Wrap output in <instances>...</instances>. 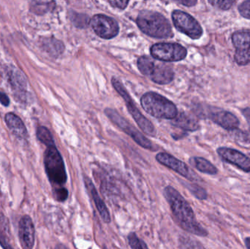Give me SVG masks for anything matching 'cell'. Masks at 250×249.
I'll return each mask as SVG.
<instances>
[{"label":"cell","mask_w":250,"mask_h":249,"mask_svg":"<svg viewBox=\"0 0 250 249\" xmlns=\"http://www.w3.org/2000/svg\"><path fill=\"white\" fill-rule=\"evenodd\" d=\"M156 159L159 163L170 168L172 171H175L189 181H195V182L201 181L199 175H197L185 162L176 159L169 153H165V152L159 153L156 156Z\"/></svg>","instance_id":"12"},{"label":"cell","mask_w":250,"mask_h":249,"mask_svg":"<svg viewBox=\"0 0 250 249\" xmlns=\"http://www.w3.org/2000/svg\"><path fill=\"white\" fill-rule=\"evenodd\" d=\"M217 153L226 162L235 165L245 172H250V159L242 152L229 148L222 147L217 149Z\"/></svg>","instance_id":"15"},{"label":"cell","mask_w":250,"mask_h":249,"mask_svg":"<svg viewBox=\"0 0 250 249\" xmlns=\"http://www.w3.org/2000/svg\"><path fill=\"white\" fill-rule=\"evenodd\" d=\"M6 76L9 84L14 92L16 99L20 102H23L26 99L27 86L25 75L19 69L10 66L6 70Z\"/></svg>","instance_id":"13"},{"label":"cell","mask_w":250,"mask_h":249,"mask_svg":"<svg viewBox=\"0 0 250 249\" xmlns=\"http://www.w3.org/2000/svg\"><path fill=\"white\" fill-rule=\"evenodd\" d=\"M69 249L67 247L64 245V244H59L56 246L55 249Z\"/></svg>","instance_id":"34"},{"label":"cell","mask_w":250,"mask_h":249,"mask_svg":"<svg viewBox=\"0 0 250 249\" xmlns=\"http://www.w3.org/2000/svg\"><path fill=\"white\" fill-rule=\"evenodd\" d=\"M207 118L211 119L213 122L221 127L226 130L233 131L238 129L239 126V121L236 115L229 111H223V110H211L207 112Z\"/></svg>","instance_id":"16"},{"label":"cell","mask_w":250,"mask_h":249,"mask_svg":"<svg viewBox=\"0 0 250 249\" xmlns=\"http://www.w3.org/2000/svg\"><path fill=\"white\" fill-rule=\"evenodd\" d=\"M245 245H246L247 248L250 249V238H247L245 239Z\"/></svg>","instance_id":"35"},{"label":"cell","mask_w":250,"mask_h":249,"mask_svg":"<svg viewBox=\"0 0 250 249\" xmlns=\"http://www.w3.org/2000/svg\"><path fill=\"white\" fill-rule=\"evenodd\" d=\"M41 46L47 54L53 57H59L64 50L62 42L54 38H44L41 41Z\"/></svg>","instance_id":"20"},{"label":"cell","mask_w":250,"mask_h":249,"mask_svg":"<svg viewBox=\"0 0 250 249\" xmlns=\"http://www.w3.org/2000/svg\"><path fill=\"white\" fill-rule=\"evenodd\" d=\"M234 45V59L239 66L248 65L250 63V31H236L232 35Z\"/></svg>","instance_id":"10"},{"label":"cell","mask_w":250,"mask_h":249,"mask_svg":"<svg viewBox=\"0 0 250 249\" xmlns=\"http://www.w3.org/2000/svg\"><path fill=\"white\" fill-rule=\"evenodd\" d=\"M19 238L23 249H33L35 242V228L32 218L22 216L19 224Z\"/></svg>","instance_id":"14"},{"label":"cell","mask_w":250,"mask_h":249,"mask_svg":"<svg viewBox=\"0 0 250 249\" xmlns=\"http://www.w3.org/2000/svg\"><path fill=\"white\" fill-rule=\"evenodd\" d=\"M198 1L195 0H188V1H179V4H184L187 7H192V6L195 5Z\"/></svg>","instance_id":"32"},{"label":"cell","mask_w":250,"mask_h":249,"mask_svg":"<svg viewBox=\"0 0 250 249\" xmlns=\"http://www.w3.org/2000/svg\"><path fill=\"white\" fill-rule=\"evenodd\" d=\"M172 20L176 29L191 39H199L204 33L202 26L198 20L182 10H174L172 13Z\"/></svg>","instance_id":"8"},{"label":"cell","mask_w":250,"mask_h":249,"mask_svg":"<svg viewBox=\"0 0 250 249\" xmlns=\"http://www.w3.org/2000/svg\"><path fill=\"white\" fill-rule=\"evenodd\" d=\"M84 183L86 188L89 190L91 195H92V199H93L95 206H96L97 210L99 212L100 216L102 218L103 221L105 223L109 224L111 221L109 211H108L106 205L100 197L93 183L88 177H85Z\"/></svg>","instance_id":"17"},{"label":"cell","mask_w":250,"mask_h":249,"mask_svg":"<svg viewBox=\"0 0 250 249\" xmlns=\"http://www.w3.org/2000/svg\"><path fill=\"white\" fill-rule=\"evenodd\" d=\"M141 104L147 114L155 118L174 119L178 114L177 108L171 101L155 92L144 94Z\"/></svg>","instance_id":"3"},{"label":"cell","mask_w":250,"mask_h":249,"mask_svg":"<svg viewBox=\"0 0 250 249\" xmlns=\"http://www.w3.org/2000/svg\"><path fill=\"white\" fill-rule=\"evenodd\" d=\"M10 99H9L8 96L4 92H0V103L3 105V106H8L10 105Z\"/></svg>","instance_id":"31"},{"label":"cell","mask_w":250,"mask_h":249,"mask_svg":"<svg viewBox=\"0 0 250 249\" xmlns=\"http://www.w3.org/2000/svg\"><path fill=\"white\" fill-rule=\"evenodd\" d=\"M4 121L7 127L16 137L22 140L27 139V130L20 117L13 113H7L4 116Z\"/></svg>","instance_id":"18"},{"label":"cell","mask_w":250,"mask_h":249,"mask_svg":"<svg viewBox=\"0 0 250 249\" xmlns=\"http://www.w3.org/2000/svg\"><path fill=\"white\" fill-rule=\"evenodd\" d=\"M137 25L148 36L158 39H168L173 36L171 25L161 13L143 10L137 18Z\"/></svg>","instance_id":"2"},{"label":"cell","mask_w":250,"mask_h":249,"mask_svg":"<svg viewBox=\"0 0 250 249\" xmlns=\"http://www.w3.org/2000/svg\"><path fill=\"white\" fill-rule=\"evenodd\" d=\"M150 51L154 59L166 62L182 61L188 55L186 48L176 42H159L154 44L151 46Z\"/></svg>","instance_id":"7"},{"label":"cell","mask_w":250,"mask_h":249,"mask_svg":"<svg viewBox=\"0 0 250 249\" xmlns=\"http://www.w3.org/2000/svg\"><path fill=\"white\" fill-rule=\"evenodd\" d=\"M105 114L112 122H114L119 128L121 129L125 133L130 136L141 147L148 150L154 151V145L148 139L143 135L138 130L135 128L132 124H129L123 116L120 115L117 111L111 108H106Z\"/></svg>","instance_id":"9"},{"label":"cell","mask_w":250,"mask_h":249,"mask_svg":"<svg viewBox=\"0 0 250 249\" xmlns=\"http://www.w3.org/2000/svg\"><path fill=\"white\" fill-rule=\"evenodd\" d=\"M182 184L196 198L199 199V200H205V199H207V192L202 187L197 185V184H189V183H187L185 181L182 182Z\"/></svg>","instance_id":"24"},{"label":"cell","mask_w":250,"mask_h":249,"mask_svg":"<svg viewBox=\"0 0 250 249\" xmlns=\"http://www.w3.org/2000/svg\"><path fill=\"white\" fill-rule=\"evenodd\" d=\"M173 125L182 130L190 132L196 131L200 127L196 118L185 113L177 114L176 118L173 119Z\"/></svg>","instance_id":"19"},{"label":"cell","mask_w":250,"mask_h":249,"mask_svg":"<svg viewBox=\"0 0 250 249\" xmlns=\"http://www.w3.org/2000/svg\"><path fill=\"white\" fill-rule=\"evenodd\" d=\"M128 243L132 249H148L146 244L140 239L135 232H130L127 236Z\"/></svg>","instance_id":"25"},{"label":"cell","mask_w":250,"mask_h":249,"mask_svg":"<svg viewBox=\"0 0 250 249\" xmlns=\"http://www.w3.org/2000/svg\"><path fill=\"white\" fill-rule=\"evenodd\" d=\"M242 114L245 115V118H246L247 121H248V124H249V126L250 127V108H245L242 111Z\"/></svg>","instance_id":"33"},{"label":"cell","mask_w":250,"mask_h":249,"mask_svg":"<svg viewBox=\"0 0 250 249\" xmlns=\"http://www.w3.org/2000/svg\"><path fill=\"white\" fill-rule=\"evenodd\" d=\"M90 24L95 34L103 39H112L120 32L117 20L105 15H95L91 20Z\"/></svg>","instance_id":"11"},{"label":"cell","mask_w":250,"mask_h":249,"mask_svg":"<svg viewBox=\"0 0 250 249\" xmlns=\"http://www.w3.org/2000/svg\"><path fill=\"white\" fill-rule=\"evenodd\" d=\"M108 2L112 7H117L121 10H124L129 4V1H108Z\"/></svg>","instance_id":"30"},{"label":"cell","mask_w":250,"mask_h":249,"mask_svg":"<svg viewBox=\"0 0 250 249\" xmlns=\"http://www.w3.org/2000/svg\"><path fill=\"white\" fill-rule=\"evenodd\" d=\"M210 4H212L214 7H217L223 10H228L234 4V1L230 0H226V1H221V0H214V1H208Z\"/></svg>","instance_id":"27"},{"label":"cell","mask_w":250,"mask_h":249,"mask_svg":"<svg viewBox=\"0 0 250 249\" xmlns=\"http://www.w3.org/2000/svg\"><path fill=\"white\" fill-rule=\"evenodd\" d=\"M189 162L192 166L204 173L215 175L218 172L217 168L204 158L192 157L189 159Z\"/></svg>","instance_id":"21"},{"label":"cell","mask_w":250,"mask_h":249,"mask_svg":"<svg viewBox=\"0 0 250 249\" xmlns=\"http://www.w3.org/2000/svg\"><path fill=\"white\" fill-rule=\"evenodd\" d=\"M44 167L52 188L63 187L67 181L64 160L55 146L47 147L44 153Z\"/></svg>","instance_id":"4"},{"label":"cell","mask_w":250,"mask_h":249,"mask_svg":"<svg viewBox=\"0 0 250 249\" xmlns=\"http://www.w3.org/2000/svg\"><path fill=\"white\" fill-rule=\"evenodd\" d=\"M111 83H112L113 86H114L115 90L124 99L125 103L126 105V108H127L129 114L132 115V118H134L135 122L138 124V127L143 130V132L145 134H148V135L151 136V137L155 136L156 130L154 128V125L151 124V121H148L143 114H141L139 110L135 106V102H133L132 98L129 96V93L126 92L123 83L118 79L116 78V77H112Z\"/></svg>","instance_id":"6"},{"label":"cell","mask_w":250,"mask_h":249,"mask_svg":"<svg viewBox=\"0 0 250 249\" xmlns=\"http://www.w3.org/2000/svg\"><path fill=\"white\" fill-rule=\"evenodd\" d=\"M52 192L54 199L57 201L61 202V203L65 201L68 197V191L64 187L53 188Z\"/></svg>","instance_id":"26"},{"label":"cell","mask_w":250,"mask_h":249,"mask_svg":"<svg viewBox=\"0 0 250 249\" xmlns=\"http://www.w3.org/2000/svg\"><path fill=\"white\" fill-rule=\"evenodd\" d=\"M239 12L242 17L247 19H250V0L243 1L239 6Z\"/></svg>","instance_id":"28"},{"label":"cell","mask_w":250,"mask_h":249,"mask_svg":"<svg viewBox=\"0 0 250 249\" xmlns=\"http://www.w3.org/2000/svg\"><path fill=\"white\" fill-rule=\"evenodd\" d=\"M163 194L175 219L182 229L198 236L205 237L208 235L207 231L197 222L193 210L188 202L176 189L167 186L165 188Z\"/></svg>","instance_id":"1"},{"label":"cell","mask_w":250,"mask_h":249,"mask_svg":"<svg viewBox=\"0 0 250 249\" xmlns=\"http://www.w3.org/2000/svg\"><path fill=\"white\" fill-rule=\"evenodd\" d=\"M37 137L41 143H43L47 147L55 146L52 134L46 127H38V130H37Z\"/></svg>","instance_id":"23"},{"label":"cell","mask_w":250,"mask_h":249,"mask_svg":"<svg viewBox=\"0 0 250 249\" xmlns=\"http://www.w3.org/2000/svg\"><path fill=\"white\" fill-rule=\"evenodd\" d=\"M138 67L144 76L157 84L166 85L173 80V69L168 64L159 62L149 57H141L138 60Z\"/></svg>","instance_id":"5"},{"label":"cell","mask_w":250,"mask_h":249,"mask_svg":"<svg viewBox=\"0 0 250 249\" xmlns=\"http://www.w3.org/2000/svg\"><path fill=\"white\" fill-rule=\"evenodd\" d=\"M55 7V1H32L30 4V11L38 16L45 14Z\"/></svg>","instance_id":"22"},{"label":"cell","mask_w":250,"mask_h":249,"mask_svg":"<svg viewBox=\"0 0 250 249\" xmlns=\"http://www.w3.org/2000/svg\"><path fill=\"white\" fill-rule=\"evenodd\" d=\"M0 246L3 249H14L10 242V238L6 232L0 229Z\"/></svg>","instance_id":"29"}]
</instances>
